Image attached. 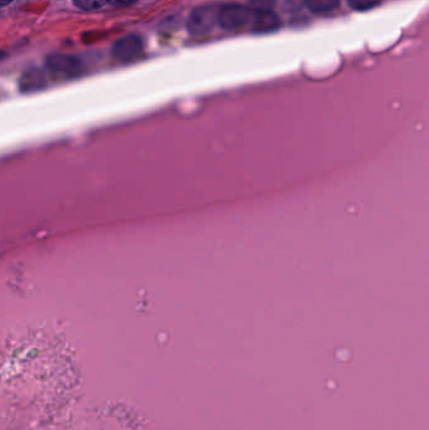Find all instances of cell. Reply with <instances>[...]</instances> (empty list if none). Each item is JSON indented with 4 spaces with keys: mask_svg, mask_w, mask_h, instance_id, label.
I'll return each mask as SVG.
<instances>
[{
    "mask_svg": "<svg viewBox=\"0 0 429 430\" xmlns=\"http://www.w3.org/2000/svg\"><path fill=\"white\" fill-rule=\"evenodd\" d=\"M219 9L214 6H201L195 8L189 15L186 27L193 36H204L209 33L218 22Z\"/></svg>",
    "mask_w": 429,
    "mask_h": 430,
    "instance_id": "obj_1",
    "label": "cell"
},
{
    "mask_svg": "<svg viewBox=\"0 0 429 430\" xmlns=\"http://www.w3.org/2000/svg\"><path fill=\"white\" fill-rule=\"evenodd\" d=\"M250 9L237 3H228L219 8L218 23L226 30H236L250 21Z\"/></svg>",
    "mask_w": 429,
    "mask_h": 430,
    "instance_id": "obj_2",
    "label": "cell"
},
{
    "mask_svg": "<svg viewBox=\"0 0 429 430\" xmlns=\"http://www.w3.org/2000/svg\"><path fill=\"white\" fill-rule=\"evenodd\" d=\"M143 39L135 34L123 37L119 39L112 47V54L116 59L128 62L137 57L143 52Z\"/></svg>",
    "mask_w": 429,
    "mask_h": 430,
    "instance_id": "obj_3",
    "label": "cell"
},
{
    "mask_svg": "<svg viewBox=\"0 0 429 430\" xmlns=\"http://www.w3.org/2000/svg\"><path fill=\"white\" fill-rule=\"evenodd\" d=\"M47 65L52 71L65 73V74H73L81 70V62L79 58L68 56V54H61V53L50 54V57L47 58Z\"/></svg>",
    "mask_w": 429,
    "mask_h": 430,
    "instance_id": "obj_4",
    "label": "cell"
},
{
    "mask_svg": "<svg viewBox=\"0 0 429 430\" xmlns=\"http://www.w3.org/2000/svg\"><path fill=\"white\" fill-rule=\"evenodd\" d=\"M281 27V21L279 17L273 12H263L256 13L253 18L252 29L255 33H271Z\"/></svg>",
    "mask_w": 429,
    "mask_h": 430,
    "instance_id": "obj_5",
    "label": "cell"
},
{
    "mask_svg": "<svg viewBox=\"0 0 429 430\" xmlns=\"http://www.w3.org/2000/svg\"><path fill=\"white\" fill-rule=\"evenodd\" d=\"M340 0H306V6L312 13L322 14L332 12L335 8L339 7Z\"/></svg>",
    "mask_w": 429,
    "mask_h": 430,
    "instance_id": "obj_6",
    "label": "cell"
},
{
    "mask_svg": "<svg viewBox=\"0 0 429 430\" xmlns=\"http://www.w3.org/2000/svg\"><path fill=\"white\" fill-rule=\"evenodd\" d=\"M248 6L256 13L272 12V9L276 6V0H248Z\"/></svg>",
    "mask_w": 429,
    "mask_h": 430,
    "instance_id": "obj_7",
    "label": "cell"
},
{
    "mask_svg": "<svg viewBox=\"0 0 429 430\" xmlns=\"http://www.w3.org/2000/svg\"><path fill=\"white\" fill-rule=\"evenodd\" d=\"M76 7L83 10H94L99 8L103 7L108 0H73Z\"/></svg>",
    "mask_w": 429,
    "mask_h": 430,
    "instance_id": "obj_8",
    "label": "cell"
},
{
    "mask_svg": "<svg viewBox=\"0 0 429 430\" xmlns=\"http://www.w3.org/2000/svg\"><path fill=\"white\" fill-rule=\"evenodd\" d=\"M380 0H348L349 6L355 10H360V12H364V10H369L372 8L375 7L379 4Z\"/></svg>",
    "mask_w": 429,
    "mask_h": 430,
    "instance_id": "obj_9",
    "label": "cell"
},
{
    "mask_svg": "<svg viewBox=\"0 0 429 430\" xmlns=\"http://www.w3.org/2000/svg\"><path fill=\"white\" fill-rule=\"evenodd\" d=\"M114 7H129L136 3L137 0H108Z\"/></svg>",
    "mask_w": 429,
    "mask_h": 430,
    "instance_id": "obj_10",
    "label": "cell"
},
{
    "mask_svg": "<svg viewBox=\"0 0 429 430\" xmlns=\"http://www.w3.org/2000/svg\"><path fill=\"white\" fill-rule=\"evenodd\" d=\"M300 1L301 0H285V7L288 8V9H291V8L296 9V8L300 7Z\"/></svg>",
    "mask_w": 429,
    "mask_h": 430,
    "instance_id": "obj_11",
    "label": "cell"
},
{
    "mask_svg": "<svg viewBox=\"0 0 429 430\" xmlns=\"http://www.w3.org/2000/svg\"><path fill=\"white\" fill-rule=\"evenodd\" d=\"M10 1H13V0H0V6H1V7H6Z\"/></svg>",
    "mask_w": 429,
    "mask_h": 430,
    "instance_id": "obj_12",
    "label": "cell"
}]
</instances>
